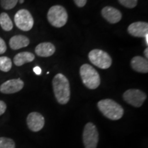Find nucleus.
Wrapping results in <instances>:
<instances>
[{"label":"nucleus","instance_id":"nucleus-1","mask_svg":"<svg viewBox=\"0 0 148 148\" xmlns=\"http://www.w3.org/2000/svg\"><path fill=\"white\" fill-rule=\"evenodd\" d=\"M53 92L57 101L60 104H66L70 99L69 82L65 75L58 73L52 80Z\"/></svg>","mask_w":148,"mask_h":148},{"label":"nucleus","instance_id":"nucleus-2","mask_svg":"<svg viewBox=\"0 0 148 148\" xmlns=\"http://www.w3.org/2000/svg\"><path fill=\"white\" fill-rule=\"evenodd\" d=\"M97 107L106 117L110 120H119L123 116L124 110L121 105L110 99H105L97 103Z\"/></svg>","mask_w":148,"mask_h":148},{"label":"nucleus","instance_id":"nucleus-3","mask_svg":"<svg viewBox=\"0 0 148 148\" xmlns=\"http://www.w3.org/2000/svg\"><path fill=\"white\" fill-rule=\"evenodd\" d=\"M79 75L83 84L89 89H96L100 85L101 79L99 73L90 64H82L79 69Z\"/></svg>","mask_w":148,"mask_h":148},{"label":"nucleus","instance_id":"nucleus-4","mask_svg":"<svg viewBox=\"0 0 148 148\" xmlns=\"http://www.w3.org/2000/svg\"><path fill=\"white\" fill-rule=\"evenodd\" d=\"M47 19L49 23L53 27H63L68 20L67 12L62 5H53L48 11Z\"/></svg>","mask_w":148,"mask_h":148},{"label":"nucleus","instance_id":"nucleus-5","mask_svg":"<svg viewBox=\"0 0 148 148\" xmlns=\"http://www.w3.org/2000/svg\"><path fill=\"white\" fill-rule=\"evenodd\" d=\"M88 58L92 64L101 69H108L112 64V58L108 53L101 49H92L88 53Z\"/></svg>","mask_w":148,"mask_h":148},{"label":"nucleus","instance_id":"nucleus-6","mask_svg":"<svg viewBox=\"0 0 148 148\" xmlns=\"http://www.w3.org/2000/svg\"><path fill=\"white\" fill-rule=\"evenodd\" d=\"M83 143L85 148H96L99 141V133L92 123H86L83 131Z\"/></svg>","mask_w":148,"mask_h":148},{"label":"nucleus","instance_id":"nucleus-7","mask_svg":"<svg viewBox=\"0 0 148 148\" xmlns=\"http://www.w3.org/2000/svg\"><path fill=\"white\" fill-rule=\"evenodd\" d=\"M14 20L16 27L25 32L30 30L34 25V18L32 14L25 9L18 10L14 16Z\"/></svg>","mask_w":148,"mask_h":148},{"label":"nucleus","instance_id":"nucleus-8","mask_svg":"<svg viewBox=\"0 0 148 148\" xmlns=\"http://www.w3.org/2000/svg\"><path fill=\"white\" fill-rule=\"evenodd\" d=\"M123 99L134 107H140L145 101L147 96L145 92L138 89L127 90L123 95Z\"/></svg>","mask_w":148,"mask_h":148},{"label":"nucleus","instance_id":"nucleus-9","mask_svg":"<svg viewBox=\"0 0 148 148\" xmlns=\"http://www.w3.org/2000/svg\"><path fill=\"white\" fill-rule=\"evenodd\" d=\"M27 124L28 128L32 132H38L44 127L45 119L41 114L32 112L27 117Z\"/></svg>","mask_w":148,"mask_h":148},{"label":"nucleus","instance_id":"nucleus-10","mask_svg":"<svg viewBox=\"0 0 148 148\" xmlns=\"http://www.w3.org/2000/svg\"><path fill=\"white\" fill-rule=\"evenodd\" d=\"M24 82L20 78L7 80L0 86V91L4 94H12L20 91L23 88Z\"/></svg>","mask_w":148,"mask_h":148},{"label":"nucleus","instance_id":"nucleus-11","mask_svg":"<svg viewBox=\"0 0 148 148\" xmlns=\"http://www.w3.org/2000/svg\"><path fill=\"white\" fill-rule=\"evenodd\" d=\"M127 32L132 36L138 38L144 37L148 34V23L143 21L134 22L127 27Z\"/></svg>","mask_w":148,"mask_h":148},{"label":"nucleus","instance_id":"nucleus-12","mask_svg":"<svg viewBox=\"0 0 148 148\" xmlns=\"http://www.w3.org/2000/svg\"><path fill=\"white\" fill-rule=\"evenodd\" d=\"M101 15L110 23H116L121 21L122 14L119 10L111 6H106L101 10Z\"/></svg>","mask_w":148,"mask_h":148},{"label":"nucleus","instance_id":"nucleus-13","mask_svg":"<svg viewBox=\"0 0 148 148\" xmlns=\"http://www.w3.org/2000/svg\"><path fill=\"white\" fill-rule=\"evenodd\" d=\"M56 51L55 46L49 42H41L35 48V53L40 57H49L52 56Z\"/></svg>","mask_w":148,"mask_h":148},{"label":"nucleus","instance_id":"nucleus-14","mask_svg":"<svg viewBox=\"0 0 148 148\" xmlns=\"http://www.w3.org/2000/svg\"><path fill=\"white\" fill-rule=\"evenodd\" d=\"M131 66H132L133 70L139 72V73H147V59L141 56H135L131 60Z\"/></svg>","mask_w":148,"mask_h":148},{"label":"nucleus","instance_id":"nucleus-15","mask_svg":"<svg viewBox=\"0 0 148 148\" xmlns=\"http://www.w3.org/2000/svg\"><path fill=\"white\" fill-rule=\"evenodd\" d=\"M29 44V38L23 35H16V36H12L9 41L10 48L14 50L27 47Z\"/></svg>","mask_w":148,"mask_h":148},{"label":"nucleus","instance_id":"nucleus-16","mask_svg":"<svg viewBox=\"0 0 148 148\" xmlns=\"http://www.w3.org/2000/svg\"><path fill=\"white\" fill-rule=\"evenodd\" d=\"M35 56L32 53L28 51H23V52L18 53L14 57V64L16 66H22L23 64L31 62L34 60Z\"/></svg>","mask_w":148,"mask_h":148},{"label":"nucleus","instance_id":"nucleus-17","mask_svg":"<svg viewBox=\"0 0 148 148\" xmlns=\"http://www.w3.org/2000/svg\"><path fill=\"white\" fill-rule=\"evenodd\" d=\"M0 25L4 31H10L13 28V23L10 16L5 12L0 14Z\"/></svg>","mask_w":148,"mask_h":148},{"label":"nucleus","instance_id":"nucleus-18","mask_svg":"<svg viewBox=\"0 0 148 148\" xmlns=\"http://www.w3.org/2000/svg\"><path fill=\"white\" fill-rule=\"evenodd\" d=\"M12 68V60L6 56L0 57V70L3 72H8Z\"/></svg>","mask_w":148,"mask_h":148},{"label":"nucleus","instance_id":"nucleus-19","mask_svg":"<svg viewBox=\"0 0 148 148\" xmlns=\"http://www.w3.org/2000/svg\"><path fill=\"white\" fill-rule=\"evenodd\" d=\"M0 148H15V143L11 138L0 137Z\"/></svg>","mask_w":148,"mask_h":148},{"label":"nucleus","instance_id":"nucleus-20","mask_svg":"<svg viewBox=\"0 0 148 148\" xmlns=\"http://www.w3.org/2000/svg\"><path fill=\"white\" fill-rule=\"evenodd\" d=\"M18 0H1V7L5 10H10L14 7H15L16 3H18Z\"/></svg>","mask_w":148,"mask_h":148},{"label":"nucleus","instance_id":"nucleus-21","mask_svg":"<svg viewBox=\"0 0 148 148\" xmlns=\"http://www.w3.org/2000/svg\"><path fill=\"white\" fill-rule=\"evenodd\" d=\"M122 5L127 8H134L138 3V0H118Z\"/></svg>","mask_w":148,"mask_h":148},{"label":"nucleus","instance_id":"nucleus-22","mask_svg":"<svg viewBox=\"0 0 148 148\" xmlns=\"http://www.w3.org/2000/svg\"><path fill=\"white\" fill-rule=\"evenodd\" d=\"M6 49L7 47L6 45H5V41L0 37V54H2V53H5Z\"/></svg>","mask_w":148,"mask_h":148},{"label":"nucleus","instance_id":"nucleus-23","mask_svg":"<svg viewBox=\"0 0 148 148\" xmlns=\"http://www.w3.org/2000/svg\"><path fill=\"white\" fill-rule=\"evenodd\" d=\"M73 1L77 6L82 8V7H84L86 5L87 0H73Z\"/></svg>","mask_w":148,"mask_h":148},{"label":"nucleus","instance_id":"nucleus-24","mask_svg":"<svg viewBox=\"0 0 148 148\" xmlns=\"http://www.w3.org/2000/svg\"><path fill=\"white\" fill-rule=\"evenodd\" d=\"M5 110H6V104L4 101L0 100V116L4 113Z\"/></svg>","mask_w":148,"mask_h":148},{"label":"nucleus","instance_id":"nucleus-25","mask_svg":"<svg viewBox=\"0 0 148 148\" xmlns=\"http://www.w3.org/2000/svg\"><path fill=\"white\" fill-rule=\"evenodd\" d=\"M33 71H34V73L38 75H39L42 73V69L40 66H35V67H34V69H33Z\"/></svg>","mask_w":148,"mask_h":148},{"label":"nucleus","instance_id":"nucleus-26","mask_svg":"<svg viewBox=\"0 0 148 148\" xmlns=\"http://www.w3.org/2000/svg\"><path fill=\"white\" fill-rule=\"evenodd\" d=\"M144 55H145L146 59H147L148 58V48H146L144 51Z\"/></svg>","mask_w":148,"mask_h":148},{"label":"nucleus","instance_id":"nucleus-27","mask_svg":"<svg viewBox=\"0 0 148 148\" xmlns=\"http://www.w3.org/2000/svg\"><path fill=\"white\" fill-rule=\"evenodd\" d=\"M144 38H145V42H146V45H148V34H147L145 35V36H144Z\"/></svg>","mask_w":148,"mask_h":148},{"label":"nucleus","instance_id":"nucleus-28","mask_svg":"<svg viewBox=\"0 0 148 148\" xmlns=\"http://www.w3.org/2000/svg\"><path fill=\"white\" fill-rule=\"evenodd\" d=\"M18 1H19L20 3H23L24 2V0H18Z\"/></svg>","mask_w":148,"mask_h":148}]
</instances>
